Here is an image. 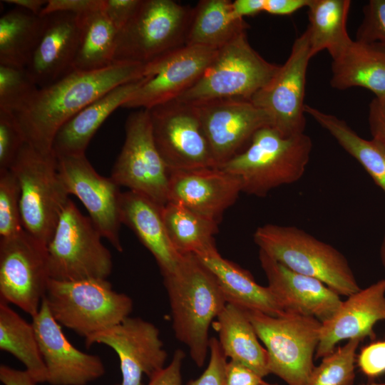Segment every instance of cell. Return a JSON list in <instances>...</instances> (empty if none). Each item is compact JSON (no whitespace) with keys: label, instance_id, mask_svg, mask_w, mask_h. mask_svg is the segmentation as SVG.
Instances as JSON below:
<instances>
[{"label":"cell","instance_id":"cell-28","mask_svg":"<svg viewBox=\"0 0 385 385\" xmlns=\"http://www.w3.org/2000/svg\"><path fill=\"white\" fill-rule=\"evenodd\" d=\"M213 327L225 356L254 371L262 378L270 374L268 355L245 310L227 304Z\"/></svg>","mask_w":385,"mask_h":385},{"label":"cell","instance_id":"cell-45","mask_svg":"<svg viewBox=\"0 0 385 385\" xmlns=\"http://www.w3.org/2000/svg\"><path fill=\"white\" fill-rule=\"evenodd\" d=\"M185 353L177 349L169 365L150 378L148 385H182L181 369Z\"/></svg>","mask_w":385,"mask_h":385},{"label":"cell","instance_id":"cell-50","mask_svg":"<svg viewBox=\"0 0 385 385\" xmlns=\"http://www.w3.org/2000/svg\"><path fill=\"white\" fill-rule=\"evenodd\" d=\"M263 0H235L232 1L233 14L237 19L254 16L262 11Z\"/></svg>","mask_w":385,"mask_h":385},{"label":"cell","instance_id":"cell-41","mask_svg":"<svg viewBox=\"0 0 385 385\" xmlns=\"http://www.w3.org/2000/svg\"><path fill=\"white\" fill-rule=\"evenodd\" d=\"M209 363L203 373L196 379L190 381L187 385H227L225 356L218 339L211 337L209 342Z\"/></svg>","mask_w":385,"mask_h":385},{"label":"cell","instance_id":"cell-11","mask_svg":"<svg viewBox=\"0 0 385 385\" xmlns=\"http://www.w3.org/2000/svg\"><path fill=\"white\" fill-rule=\"evenodd\" d=\"M125 138L111 178L120 187L140 193L158 205L168 202L170 170L155 143L148 109L130 114Z\"/></svg>","mask_w":385,"mask_h":385},{"label":"cell","instance_id":"cell-6","mask_svg":"<svg viewBox=\"0 0 385 385\" xmlns=\"http://www.w3.org/2000/svg\"><path fill=\"white\" fill-rule=\"evenodd\" d=\"M10 170L19 185L22 227L46 246L70 200L59 177L57 157L53 151L43 153L26 143Z\"/></svg>","mask_w":385,"mask_h":385},{"label":"cell","instance_id":"cell-36","mask_svg":"<svg viewBox=\"0 0 385 385\" xmlns=\"http://www.w3.org/2000/svg\"><path fill=\"white\" fill-rule=\"evenodd\" d=\"M360 339H352L315 366L308 385H353L355 379L356 351Z\"/></svg>","mask_w":385,"mask_h":385},{"label":"cell","instance_id":"cell-39","mask_svg":"<svg viewBox=\"0 0 385 385\" xmlns=\"http://www.w3.org/2000/svg\"><path fill=\"white\" fill-rule=\"evenodd\" d=\"M26 143V137L14 114L0 111V172L10 169Z\"/></svg>","mask_w":385,"mask_h":385},{"label":"cell","instance_id":"cell-13","mask_svg":"<svg viewBox=\"0 0 385 385\" xmlns=\"http://www.w3.org/2000/svg\"><path fill=\"white\" fill-rule=\"evenodd\" d=\"M50 277L46 246L26 231L0 238V298L31 317L39 311Z\"/></svg>","mask_w":385,"mask_h":385},{"label":"cell","instance_id":"cell-44","mask_svg":"<svg viewBox=\"0 0 385 385\" xmlns=\"http://www.w3.org/2000/svg\"><path fill=\"white\" fill-rule=\"evenodd\" d=\"M142 0H104L103 11L119 31L133 17Z\"/></svg>","mask_w":385,"mask_h":385},{"label":"cell","instance_id":"cell-29","mask_svg":"<svg viewBox=\"0 0 385 385\" xmlns=\"http://www.w3.org/2000/svg\"><path fill=\"white\" fill-rule=\"evenodd\" d=\"M248 25L233 14L229 0H202L193 8L186 45L219 49L244 33Z\"/></svg>","mask_w":385,"mask_h":385},{"label":"cell","instance_id":"cell-12","mask_svg":"<svg viewBox=\"0 0 385 385\" xmlns=\"http://www.w3.org/2000/svg\"><path fill=\"white\" fill-rule=\"evenodd\" d=\"M148 110L155 145L170 171L217 167L194 104L175 99Z\"/></svg>","mask_w":385,"mask_h":385},{"label":"cell","instance_id":"cell-5","mask_svg":"<svg viewBox=\"0 0 385 385\" xmlns=\"http://www.w3.org/2000/svg\"><path fill=\"white\" fill-rule=\"evenodd\" d=\"M43 299L57 322L84 337L113 327L133 309V300L107 279H49Z\"/></svg>","mask_w":385,"mask_h":385},{"label":"cell","instance_id":"cell-32","mask_svg":"<svg viewBox=\"0 0 385 385\" xmlns=\"http://www.w3.org/2000/svg\"><path fill=\"white\" fill-rule=\"evenodd\" d=\"M350 6L349 0H309L307 31L312 57L323 50L333 57L351 40L346 29Z\"/></svg>","mask_w":385,"mask_h":385},{"label":"cell","instance_id":"cell-37","mask_svg":"<svg viewBox=\"0 0 385 385\" xmlns=\"http://www.w3.org/2000/svg\"><path fill=\"white\" fill-rule=\"evenodd\" d=\"M38 89L26 68L0 64V111L16 113Z\"/></svg>","mask_w":385,"mask_h":385},{"label":"cell","instance_id":"cell-23","mask_svg":"<svg viewBox=\"0 0 385 385\" xmlns=\"http://www.w3.org/2000/svg\"><path fill=\"white\" fill-rule=\"evenodd\" d=\"M381 320H385V278L348 296L336 313L322 322L315 358L329 355L344 339H374V326Z\"/></svg>","mask_w":385,"mask_h":385},{"label":"cell","instance_id":"cell-7","mask_svg":"<svg viewBox=\"0 0 385 385\" xmlns=\"http://www.w3.org/2000/svg\"><path fill=\"white\" fill-rule=\"evenodd\" d=\"M192 12L173 0H142L118 33L113 63L148 65L186 46Z\"/></svg>","mask_w":385,"mask_h":385},{"label":"cell","instance_id":"cell-3","mask_svg":"<svg viewBox=\"0 0 385 385\" xmlns=\"http://www.w3.org/2000/svg\"><path fill=\"white\" fill-rule=\"evenodd\" d=\"M312 149V140L304 133L284 136L265 126L241 153L219 168L240 178L243 192L262 197L301 179Z\"/></svg>","mask_w":385,"mask_h":385},{"label":"cell","instance_id":"cell-53","mask_svg":"<svg viewBox=\"0 0 385 385\" xmlns=\"http://www.w3.org/2000/svg\"><path fill=\"white\" fill-rule=\"evenodd\" d=\"M360 385H385V382L384 383L369 382L366 384H361Z\"/></svg>","mask_w":385,"mask_h":385},{"label":"cell","instance_id":"cell-17","mask_svg":"<svg viewBox=\"0 0 385 385\" xmlns=\"http://www.w3.org/2000/svg\"><path fill=\"white\" fill-rule=\"evenodd\" d=\"M217 51L186 45L148 64L144 83L122 108L150 109L178 98L202 77Z\"/></svg>","mask_w":385,"mask_h":385},{"label":"cell","instance_id":"cell-40","mask_svg":"<svg viewBox=\"0 0 385 385\" xmlns=\"http://www.w3.org/2000/svg\"><path fill=\"white\" fill-rule=\"evenodd\" d=\"M364 17L356 40L385 47V0H370L363 9Z\"/></svg>","mask_w":385,"mask_h":385},{"label":"cell","instance_id":"cell-30","mask_svg":"<svg viewBox=\"0 0 385 385\" xmlns=\"http://www.w3.org/2000/svg\"><path fill=\"white\" fill-rule=\"evenodd\" d=\"M162 215L168 237L179 254L200 255L217 250V222L175 202L163 206Z\"/></svg>","mask_w":385,"mask_h":385},{"label":"cell","instance_id":"cell-2","mask_svg":"<svg viewBox=\"0 0 385 385\" xmlns=\"http://www.w3.org/2000/svg\"><path fill=\"white\" fill-rule=\"evenodd\" d=\"M175 337L201 367L209 353V327L227 304L212 272L194 254L182 255L176 268L163 275Z\"/></svg>","mask_w":385,"mask_h":385},{"label":"cell","instance_id":"cell-14","mask_svg":"<svg viewBox=\"0 0 385 385\" xmlns=\"http://www.w3.org/2000/svg\"><path fill=\"white\" fill-rule=\"evenodd\" d=\"M312 58L306 29L295 39L289 57L272 79L250 100L267 114L270 127L284 136L304 133L306 76Z\"/></svg>","mask_w":385,"mask_h":385},{"label":"cell","instance_id":"cell-8","mask_svg":"<svg viewBox=\"0 0 385 385\" xmlns=\"http://www.w3.org/2000/svg\"><path fill=\"white\" fill-rule=\"evenodd\" d=\"M245 310L268 355V368L288 385H308L315 367L314 355L322 322L317 318L286 312L272 317Z\"/></svg>","mask_w":385,"mask_h":385},{"label":"cell","instance_id":"cell-19","mask_svg":"<svg viewBox=\"0 0 385 385\" xmlns=\"http://www.w3.org/2000/svg\"><path fill=\"white\" fill-rule=\"evenodd\" d=\"M32 318L40 351L51 385H86L101 377L105 367L101 359L75 347L63 334L43 299Z\"/></svg>","mask_w":385,"mask_h":385},{"label":"cell","instance_id":"cell-42","mask_svg":"<svg viewBox=\"0 0 385 385\" xmlns=\"http://www.w3.org/2000/svg\"><path fill=\"white\" fill-rule=\"evenodd\" d=\"M356 362L361 372L369 378L385 373V341H376L363 347Z\"/></svg>","mask_w":385,"mask_h":385},{"label":"cell","instance_id":"cell-20","mask_svg":"<svg viewBox=\"0 0 385 385\" xmlns=\"http://www.w3.org/2000/svg\"><path fill=\"white\" fill-rule=\"evenodd\" d=\"M242 192L240 178L219 167L170 171L168 202L217 223Z\"/></svg>","mask_w":385,"mask_h":385},{"label":"cell","instance_id":"cell-22","mask_svg":"<svg viewBox=\"0 0 385 385\" xmlns=\"http://www.w3.org/2000/svg\"><path fill=\"white\" fill-rule=\"evenodd\" d=\"M45 17L42 34L25 68L38 88L75 71L81 15L53 13Z\"/></svg>","mask_w":385,"mask_h":385},{"label":"cell","instance_id":"cell-54","mask_svg":"<svg viewBox=\"0 0 385 385\" xmlns=\"http://www.w3.org/2000/svg\"><path fill=\"white\" fill-rule=\"evenodd\" d=\"M259 385H278V384H269L265 381H263L262 383H260Z\"/></svg>","mask_w":385,"mask_h":385},{"label":"cell","instance_id":"cell-4","mask_svg":"<svg viewBox=\"0 0 385 385\" xmlns=\"http://www.w3.org/2000/svg\"><path fill=\"white\" fill-rule=\"evenodd\" d=\"M255 244L289 269L321 280L339 295L359 287L348 260L337 249L296 226L266 224L253 235Z\"/></svg>","mask_w":385,"mask_h":385},{"label":"cell","instance_id":"cell-52","mask_svg":"<svg viewBox=\"0 0 385 385\" xmlns=\"http://www.w3.org/2000/svg\"><path fill=\"white\" fill-rule=\"evenodd\" d=\"M380 256H381L382 265L385 269V235L384 236L381 249H380Z\"/></svg>","mask_w":385,"mask_h":385},{"label":"cell","instance_id":"cell-51","mask_svg":"<svg viewBox=\"0 0 385 385\" xmlns=\"http://www.w3.org/2000/svg\"><path fill=\"white\" fill-rule=\"evenodd\" d=\"M48 1L46 0H4L3 2L15 5L34 14L40 15Z\"/></svg>","mask_w":385,"mask_h":385},{"label":"cell","instance_id":"cell-9","mask_svg":"<svg viewBox=\"0 0 385 385\" xmlns=\"http://www.w3.org/2000/svg\"><path fill=\"white\" fill-rule=\"evenodd\" d=\"M102 237L91 218L69 200L46 245L49 277L61 281L107 279L113 260Z\"/></svg>","mask_w":385,"mask_h":385},{"label":"cell","instance_id":"cell-33","mask_svg":"<svg viewBox=\"0 0 385 385\" xmlns=\"http://www.w3.org/2000/svg\"><path fill=\"white\" fill-rule=\"evenodd\" d=\"M45 17L16 7L0 18V64L25 68L43 31Z\"/></svg>","mask_w":385,"mask_h":385},{"label":"cell","instance_id":"cell-49","mask_svg":"<svg viewBox=\"0 0 385 385\" xmlns=\"http://www.w3.org/2000/svg\"><path fill=\"white\" fill-rule=\"evenodd\" d=\"M0 380L4 385L36 384L26 370H18L4 364L0 366Z\"/></svg>","mask_w":385,"mask_h":385},{"label":"cell","instance_id":"cell-47","mask_svg":"<svg viewBox=\"0 0 385 385\" xmlns=\"http://www.w3.org/2000/svg\"><path fill=\"white\" fill-rule=\"evenodd\" d=\"M227 385H259L264 380L248 367L230 360L225 366Z\"/></svg>","mask_w":385,"mask_h":385},{"label":"cell","instance_id":"cell-15","mask_svg":"<svg viewBox=\"0 0 385 385\" xmlns=\"http://www.w3.org/2000/svg\"><path fill=\"white\" fill-rule=\"evenodd\" d=\"M57 161L59 177L68 195L81 200L101 236L123 252L120 186L111 177L98 174L85 154L58 156Z\"/></svg>","mask_w":385,"mask_h":385},{"label":"cell","instance_id":"cell-34","mask_svg":"<svg viewBox=\"0 0 385 385\" xmlns=\"http://www.w3.org/2000/svg\"><path fill=\"white\" fill-rule=\"evenodd\" d=\"M0 349L12 354L36 383L47 382V370L32 323L0 301Z\"/></svg>","mask_w":385,"mask_h":385},{"label":"cell","instance_id":"cell-38","mask_svg":"<svg viewBox=\"0 0 385 385\" xmlns=\"http://www.w3.org/2000/svg\"><path fill=\"white\" fill-rule=\"evenodd\" d=\"M20 188L11 170L0 172V238L21 233Z\"/></svg>","mask_w":385,"mask_h":385},{"label":"cell","instance_id":"cell-31","mask_svg":"<svg viewBox=\"0 0 385 385\" xmlns=\"http://www.w3.org/2000/svg\"><path fill=\"white\" fill-rule=\"evenodd\" d=\"M304 112L327 130L385 192V148L372 138H363L344 120L332 114L306 104Z\"/></svg>","mask_w":385,"mask_h":385},{"label":"cell","instance_id":"cell-18","mask_svg":"<svg viewBox=\"0 0 385 385\" xmlns=\"http://www.w3.org/2000/svg\"><path fill=\"white\" fill-rule=\"evenodd\" d=\"M194 105L217 167L241 153L260 129L270 126L265 111L249 100L217 99Z\"/></svg>","mask_w":385,"mask_h":385},{"label":"cell","instance_id":"cell-26","mask_svg":"<svg viewBox=\"0 0 385 385\" xmlns=\"http://www.w3.org/2000/svg\"><path fill=\"white\" fill-rule=\"evenodd\" d=\"M330 85L337 90L360 87L385 96V47L351 40L332 57Z\"/></svg>","mask_w":385,"mask_h":385},{"label":"cell","instance_id":"cell-46","mask_svg":"<svg viewBox=\"0 0 385 385\" xmlns=\"http://www.w3.org/2000/svg\"><path fill=\"white\" fill-rule=\"evenodd\" d=\"M368 120L372 139L385 148V96L374 98L369 106Z\"/></svg>","mask_w":385,"mask_h":385},{"label":"cell","instance_id":"cell-24","mask_svg":"<svg viewBox=\"0 0 385 385\" xmlns=\"http://www.w3.org/2000/svg\"><path fill=\"white\" fill-rule=\"evenodd\" d=\"M162 207L140 193L132 190L122 192L121 222L133 231L153 255L163 276L176 268L182 255L175 250L168 237Z\"/></svg>","mask_w":385,"mask_h":385},{"label":"cell","instance_id":"cell-35","mask_svg":"<svg viewBox=\"0 0 385 385\" xmlns=\"http://www.w3.org/2000/svg\"><path fill=\"white\" fill-rule=\"evenodd\" d=\"M118 33L103 9L81 15V34L74 69L89 71L112 65Z\"/></svg>","mask_w":385,"mask_h":385},{"label":"cell","instance_id":"cell-25","mask_svg":"<svg viewBox=\"0 0 385 385\" xmlns=\"http://www.w3.org/2000/svg\"><path fill=\"white\" fill-rule=\"evenodd\" d=\"M145 80V76L113 88L68 120L53 140L52 151L56 156L85 154L91 138L106 119L123 107Z\"/></svg>","mask_w":385,"mask_h":385},{"label":"cell","instance_id":"cell-1","mask_svg":"<svg viewBox=\"0 0 385 385\" xmlns=\"http://www.w3.org/2000/svg\"><path fill=\"white\" fill-rule=\"evenodd\" d=\"M146 66L113 63L95 71L75 70L38 88L27 103L14 113L27 143L41 153L52 152L55 136L68 120L113 88L144 77Z\"/></svg>","mask_w":385,"mask_h":385},{"label":"cell","instance_id":"cell-21","mask_svg":"<svg viewBox=\"0 0 385 385\" xmlns=\"http://www.w3.org/2000/svg\"><path fill=\"white\" fill-rule=\"evenodd\" d=\"M259 260L268 287L285 312L317 318L330 319L342 300L337 292L321 280L296 272L259 250Z\"/></svg>","mask_w":385,"mask_h":385},{"label":"cell","instance_id":"cell-43","mask_svg":"<svg viewBox=\"0 0 385 385\" xmlns=\"http://www.w3.org/2000/svg\"><path fill=\"white\" fill-rule=\"evenodd\" d=\"M104 0H48L40 16L53 13L83 15L102 9Z\"/></svg>","mask_w":385,"mask_h":385},{"label":"cell","instance_id":"cell-16","mask_svg":"<svg viewBox=\"0 0 385 385\" xmlns=\"http://www.w3.org/2000/svg\"><path fill=\"white\" fill-rule=\"evenodd\" d=\"M85 342L87 347L102 344L115 351L122 375L121 382L116 385H143V375L151 378L165 367L167 359L159 329L140 317H128L88 337Z\"/></svg>","mask_w":385,"mask_h":385},{"label":"cell","instance_id":"cell-27","mask_svg":"<svg viewBox=\"0 0 385 385\" xmlns=\"http://www.w3.org/2000/svg\"><path fill=\"white\" fill-rule=\"evenodd\" d=\"M196 256L215 277L227 304L272 317L286 312L268 286L257 283L250 272L222 257L217 250Z\"/></svg>","mask_w":385,"mask_h":385},{"label":"cell","instance_id":"cell-48","mask_svg":"<svg viewBox=\"0 0 385 385\" xmlns=\"http://www.w3.org/2000/svg\"><path fill=\"white\" fill-rule=\"evenodd\" d=\"M309 0H263L262 11L272 15H290L307 7Z\"/></svg>","mask_w":385,"mask_h":385},{"label":"cell","instance_id":"cell-10","mask_svg":"<svg viewBox=\"0 0 385 385\" xmlns=\"http://www.w3.org/2000/svg\"><path fill=\"white\" fill-rule=\"evenodd\" d=\"M279 68L263 58L244 33L219 48L202 77L177 99L192 104L217 99L250 101Z\"/></svg>","mask_w":385,"mask_h":385}]
</instances>
